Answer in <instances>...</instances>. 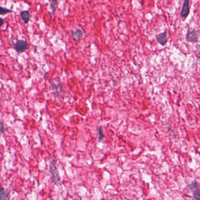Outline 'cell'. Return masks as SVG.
<instances>
[{
    "label": "cell",
    "instance_id": "6da1fadb",
    "mask_svg": "<svg viewBox=\"0 0 200 200\" xmlns=\"http://www.w3.org/2000/svg\"><path fill=\"white\" fill-rule=\"evenodd\" d=\"M199 31L195 29H191L190 28H189L186 36V41L191 43H196L199 42Z\"/></svg>",
    "mask_w": 200,
    "mask_h": 200
},
{
    "label": "cell",
    "instance_id": "7a4b0ae2",
    "mask_svg": "<svg viewBox=\"0 0 200 200\" xmlns=\"http://www.w3.org/2000/svg\"><path fill=\"white\" fill-rule=\"evenodd\" d=\"M29 48V45L25 40L20 39L16 42L14 46V49L18 53H22L25 52Z\"/></svg>",
    "mask_w": 200,
    "mask_h": 200
},
{
    "label": "cell",
    "instance_id": "3957f363",
    "mask_svg": "<svg viewBox=\"0 0 200 200\" xmlns=\"http://www.w3.org/2000/svg\"><path fill=\"white\" fill-rule=\"evenodd\" d=\"M190 0H184L183 4L182 9L180 12V16L183 19V21L187 18L190 14Z\"/></svg>",
    "mask_w": 200,
    "mask_h": 200
},
{
    "label": "cell",
    "instance_id": "277c9868",
    "mask_svg": "<svg viewBox=\"0 0 200 200\" xmlns=\"http://www.w3.org/2000/svg\"><path fill=\"white\" fill-rule=\"evenodd\" d=\"M50 171L52 174V181L54 182L56 184H58L59 182V177L58 172L57 171V169L56 167L55 166V163L54 161H52L50 165Z\"/></svg>",
    "mask_w": 200,
    "mask_h": 200
},
{
    "label": "cell",
    "instance_id": "5b68a950",
    "mask_svg": "<svg viewBox=\"0 0 200 200\" xmlns=\"http://www.w3.org/2000/svg\"><path fill=\"white\" fill-rule=\"evenodd\" d=\"M156 41L157 42L160 44L162 46H164L166 45L167 42L168 41L167 39V34L166 31H164L163 32H161L159 34L156 35Z\"/></svg>",
    "mask_w": 200,
    "mask_h": 200
},
{
    "label": "cell",
    "instance_id": "8992f818",
    "mask_svg": "<svg viewBox=\"0 0 200 200\" xmlns=\"http://www.w3.org/2000/svg\"><path fill=\"white\" fill-rule=\"evenodd\" d=\"M20 17L21 19L23 21V22H24V24H28L29 21H30L31 17L29 11L25 10V11H21L20 12Z\"/></svg>",
    "mask_w": 200,
    "mask_h": 200
},
{
    "label": "cell",
    "instance_id": "52a82bcc",
    "mask_svg": "<svg viewBox=\"0 0 200 200\" xmlns=\"http://www.w3.org/2000/svg\"><path fill=\"white\" fill-rule=\"evenodd\" d=\"M71 35L73 39L76 41H79L83 36V32L80 29H77L75 31H71Z\"/></svg>",
    "mask_w": 200,
    "mask_h": 200
},
{
    "label": "cell",
    "instance_id": "ba28073f",
    "mask_svg": "<svg viewBox=\"0 0 200 200\" xmlns=\"http://www.w3.org/2000/svg\"><path fill=\"white\" fill-rule=\"evenodd\" d=\"M9 199V192L5 189L0 187V200H8Z\"/></svg>",
    "mask_w": 200,
    "mask_h": 200
},
{
    "label": "cell",
    "instance_id": "9c48e42d",
    "mask_svg": "<svg viewBox=\"0 0 200 200\" xmlns=\"http://www.w3.org/2000/svg\"><path fill=\"white\" fill-rule=\"evenodd\" d=\"M50 3V8L52 11V13L53 15L55 14L56 9L58 7V0H49Z\"/></svg>",
    "mask_w": 200,
    "mask_h": 200
},
{
    "label": "cell",
    "instance_id": "30bf717a",
    "mask_svg": "<svg viewBox=\"0 0 200 200\" xmlns=\"http://www.w3.org/2000/svg\"><path fill=\"white\" fill-rule=\"evenodd\" d=\"M11 12H12V11L11 9H8V8H4V7L0 6V15H6L7 14Z\"/></svg>",
    "mask_w": 200,
    "mask_h": 200
},
{
    "label": "cell",
    "instance_id": "8fae6325",
    "mask_svg": "<svg viewBox=\"0 0 200 200\" xmlns=\"http://www.w3.org/2000/svg\"><path fill=\"white\" fill-rule=\"evenodd\" d=\"M99 140H101L104 137V134H103V130H102V127H100V129H99Z\"/></svg>",
    "mask_w": 200,
    "mask_h": 200
},
{
    "label": "cell",
    "instance_id": "7c38bea8",
    "mask_svg": "<svg viewBox=\"0 0 200 200\" xmlns=\"http://www.w3.org/2000/svg\"><path fill=\"white\" fill-rule=\"evenodd\" d=\"M189 188L190 189V190H193L196 188H197V183L196 181H194L193 183H192L191 184L189 185Z\"/></svg>",
    "mask_w": 200,
    "mask_h": 200
},
{
    "label": "cell",
    "instance_id": "4fadbf2b",
    "mask_svg": "<svg viewBox=\"0 0 200 200\" xmlns=\"http://www.w3.org/2000/svg\"><path fill=\"white\" fill-rule=\"evenodd\" d=\"M194 197L196 199H198L199 200L200 199V192L198 190H196L194 193Z\"/></svg>",
    "mask_w": 200,
    "mask_h": 200
},
{
    "label": "cell",
    "instance_id": "5bb4252c",
    "mask_svg": "<svg viewBox=\"0 0 200 200\" xmlns=\"http://www.w3.org/2000/svg\"><path fill=\"white\" fill-rule=\"evenodd\" d=\"M5 130V128L2 123L0 122V133H2L4 132Z\"/></svg>",
    "mask_w": 200,
    "mask_h": 200
},
{
    "label": "cell",
    "instance_id": "9a60e30c",
    "mask_svg": "<svg viewBox=\"0 0 200 200\" xmlns=\"http://www.w3.org/2000/svg\"><path fill=\"white\" fill-rule=\"evenodd\" d=\"M4 19L2 18H0V28L2 26V25L4 24Z\"/></svg>",
    "mask_w": 200,
    "mask_h": 200
}]
</instances>
